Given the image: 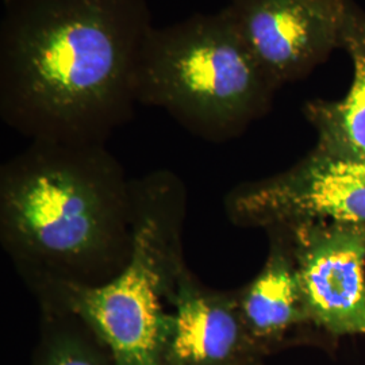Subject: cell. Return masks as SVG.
<instances>
[{
    "mask_svg": "<svg viewBox=\"0 0 365 365\" xmlns=\"http://www.w3.org/2000/svg\"><path fill=\"white\" fill-rule=\"evenodd\" d=\"M148 0H4L0 117L30 141L106 145L134 115Z\"/></svg>",
    "mask_w": 365,
    "mask_h": 365,
    "instance_id": "6da1fadb",
    "label": "cell"
},
{
    "mask_svg": "<svg viewBox=\"0 0 365 365\" xmlns=\"http://www.w3.org/2000/svg\"><path fill=\"white\" fill-rule=\"evenodd\" d=\"M133 179L106 145L31 141L0 168V244L39 310L130 260Z\"/></svg>",
    "mask_w": 365,
    "mask_h": 365,
    "instance_id": "7a4b0ae2",
    "label": "cell"
},
{
    "mask_svg": "<svg viewBox=\"0 0 365 365\" xmlns=\"http://www.w3.org/2000/svg\"><path fill=\"white\" fill-rule=\"evenodd\" d=\"M276 91L226 7L153 27L145 42L138 105L164 110L205 141L240 137L267 114Z\"/></svg>",
    "mask_w": 365,
    "mask_h": 365,
    "instance_id": "3957f363",
    "label": "cell"
},
{
    "mask_svg": "<svg viewBox=\"0 0 365 365\" xmlns=\"http://www.w3.org/2000/svg\"><path fill=\"white\" fill-rule=\"evenodd\" d=\"M134 245L122 272L103 286L71 291L57 310L80 315L114 365H163L170 300L182 271L187 190L172 170L133 179Z\"/></svg>",
    "mask_w": 365,
    "mask_h": 365,
    "instance_id": "277c9868",
    "label": "cell"
},
{
    "mask_svg": "<svg viewBox=\"0 0 365 365\" xmlns=\"http://www.w3.org/2000/svg\"><path fill=\"white\" fill-rule=\"evenodd\" d=\"M241 227L299 223L365 227V161L314 148L289 170L235 187L223 202Z\"/></svg>",
    "mask_w": 365,
    "mask_h": 365,
    "instance_id": "5b68a950",
    "label": "cell"
},
{
    "mask_svg": "<svg viewBox=\"0 0 365 365\" xmlns=\"http://www.w3.org/2000/svg\"><path fill=\"white\" fill-rule=\"evenodd\" d=\"M353 0H230L227 11L279 90L341 49Z\"/></svg>",
    "mask_w": 365,
    "mask_h": 365,
    "instance_id": "8992f818",
    "label": "cell"
},
{
    "mask_svg": "<svg viewBox=\"0 0 365 365\" xmlns=\"http://www.w3.org/2000/svg\"><path fill=\"white\" fill-rule=\"evenodd\" d=\"M280 229L295 264L310 327L365 334V227L299 223Z\"/></svg>",
    "mask_w": 365,
    "mask_h": 365,
    "instance_id": "52a82bcc",
    "label": "cell"
},
{
    "mask_svg": "<svg viewBox=\"0 0 365 365\" xmlns=\"http://www.w3.org/2000/svg\"><path fill=\"white\" fill-rule=\"evenodd\" d=\"M259 352L235 289L207 287L187 267L170 300L163 365H252Z\"/></svg>",
    "mask_w": 365,
    "mask_h": 365,
    "instance_id": "ba28073f",
    "label": "cell"
},
{
    "mask_svg": "<svg viewBox=\"0 0 365 365\" xmlns=\"http://www.w3.org/2000/svg\"><path fill=\"white\" fill-rule=\"evenodd\" d=\"M269 252L262 268L237 292L238 309L249 336L259 349L310 327L302 299L295 264L280 229H268Z\"/></svg>",
    "mask_w": 365,
    "mask_h": 365,
    "instance_id": "9c48e42d",
    "label": "cell"
},
{
    "mask_svg": "<svg viewBox=\"0 0 365 365\" xmlns=\"http://www.w3.org/2000/svg\"><path fill=\"white\" fill-rule=\"evenodd\" d=\"M341 49L352 61L349 90L339 101H312L303 111L317 133V148L365 161V11L356 3L344 30Z\"/></svg>",
    "mask_w": 365,
    "mask_h": 365,
    "instance_id": "30bf717a",
    "label": "cell"
},
{
    "mask_svg": "<svg viewBox=\"0 0 365 365\" xmlns=\"http://www.w3.org/2000/svg\"><path fill=\"white\" fill-rule=\"evenodd\" d=\"M42 344L36 365H114L103 341L71 310H39Z\"/></svg>",
    "mask_w": 365,
    "mask_h": 365,
    "instance_id": "8fae6325",
    "label": "cell"
}]
</instances>
